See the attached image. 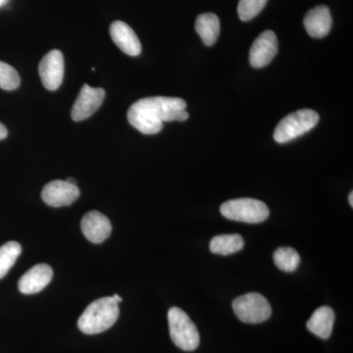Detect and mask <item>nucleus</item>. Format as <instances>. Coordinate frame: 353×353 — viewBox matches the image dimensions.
Segmentation results:
<instances>
[{
	"mask_svg": "<svg viewBox=\"0 0 353 353\" xmlns=\"http://www.w3.org/2000/svg\"><path fill=\"white\" fill-rule=\"evenodd\" d=\"M331 11L325 6H316L309 10L304 17L303 24L306 32L311 38H325L331 31Z\"/></svg>",
	"mask_w": 353,
	"mask_h": 353,
	"instance_id": "obj_14",
	"label": "nucleus"
},
{
	"mask_svg": "<svg viewBox=\"0 0 353 353\" xmlns=\"http://www.w3.org/2000/svg\"><path fill=\"white\" fill-rule=\"evenodd\" d=\"M64 68V57L60 50H51L41 59L39 74L46 90L53 92L59 88L63 82Z\"/></svg>",
	"mask_w": 353,
	"mask_h": 353,
	"instance_id": "obj_7",
	"label": "nucleus"
},
{
	"mask_svg": "<svg viewBox=\"0 0 353 353\" xmlns=\"http://www.w3.org/2000/svg\"><path fill=\"white\" fill-rule=\"evenodd\" d=\"M348 201H350V206L353 208V192H350V196H348Z\"/></svg>",
	"mask_w": 353,
	"mask_h": 353,
	"instance_id": "obj_26",
	"label": "nucleus"
},
{
	"mask_svg": "<svg viewBox=\"0 0 353 353\" xmlns=\"http://www.w3.org/2000/svg\"><path fill=\"white\" fill-rule=\"evenodd\" d=\"M274 262L280 270L292 273L301 264V256L294 248H281L274 253Z\"/></svg>",
	"mask_w": 353,
	"mask_h": 353,
	"instance_id": "obj_19",
	"label": "nucleus"
},
{
	"mask_svg": "<svg viewBox=\"0 0 353 353\" xmlns=\"http://www.w3.org/2000/svg\"><path fill=\"white\" fill-rule=\"evenodd\" d=\"M113 299H115L116 301H117L118 303H122V297H121L120 296H118V294H114V296H112Z\"/></svg>",
	"mask_w": 353,
	"mask_h": 353,
	"instance_id": "obj_24",
	"label": "nucleus"
},
{
	"mask_svg": "<svg viewBox=\"0 0 353 353\" xmlns=\"http://www.w3.org/2000/svg\"><path fill=\"white\" fill-rule=\"evenodd\" d=\"M233 309L236 317L248 324L265 322L272 314L270 303L257 292H250L236 297L233 303Z\"/></svg>",
	"mask_w": 353,
	"mask_h": 353,
	"instance_id": "obj_6",
	"label": "nucleus"
},
{
	"mask_svg": "<svg viewBox=\"0 0 353 353\" xmlns=\"http://www.w3.org/2000/svg\"><path fill=\"white\" fill-rule=\"evenodd\" d=\"M110 36L114 43L130 57H138L141 52V41L134 30L123 21H115L110 26Z\"/></svg>",
	"mask_w": 353,
	"mask_h": 353,
	"instance_id": "obj_13",
	"label": "nucleus"
},
{
	"mask_svg": "<svg viewBox=\"0 0 353 353\" xmlns=\"http://www.w3.org/2000/svg\"><path fill=\"white\" fill-rule=\"evenodd\" d=\"M221 214L229 220L256 224L269 217L268 206L254 199H238L222 204Z\"/></svg>",
	"mask_w": 353,
	"mask_h": 353,
	"instance_id": "obj_5",
	"label": "nucleus"
},
{
	"mask_svg": "<svg viewBox=\"0 0 353 353\" xmlns=\"http://www.w3.org/2000/svg\"><path fill=\"white\" fill-rule=\"evenodd\" d=\"M20 76L11 65L0 61V88L14 90L19 88Z\"/></svg>",
	"mask_w": 353,
	"mask_h": 353,
	"instance_id": "obj_21",
	"label": "nucleus"
},
{
	"mask_svg": "<svg viewBox=\"0 0 353 353\" xmlns=\"http://www.w3.org/2000/svg\"><path fill=\"white\" fill-rule=\"evenodd\" d=\"M196 31L205 46H213L220 34V20L213 13L201 14L196 21Z\"/></svg>",
	"mask_w": 353,
	"mask_h": 353,
	"instance_id": "obj_16",
	"label": "nucleus"
},
{
	"mask_svg": "<svg viewBox=\"0 0 353 353\" xmlns=\"http://www.w3.org/2000/svg\"><path fill=\"white\" fill-rule=\"evenodd\" d=\"M169 330L175 345L185 352H192L199 345V330L182 309L172 307L168 312Z\"/></svg>",
	"mask_w": 353,
	"mask_h": 353,
	"instance_id": "obj_4",
	"label": "nucleus"
},
{
	"mask_svg": "<svg viewBox=\"0 0 353 353\" xmlns=\"http://www.w3.org/2000/svg\"><path fill=\"white\" fill-rule=\"evenodd\" d=\"M319 119V114L312 109H301L290 113L279 122L274 139L279 143H290L313 129Z\"/></svg>",
	"mask_w": 353,
	"mask_h": 353,
	"instance_id": "obj_3",
	"label": "nucleus"
},
{
	"mask_svg": "<svg viewBox=\"0 0 353 353\" xmlns=\"http://www.w3.org/2000/svg\"><path fill=\"white\" fill-rule=\"evenodd\" d=\"M22 252L17 241H8L0 248V279L6 277Z\"/></svg>",
	"mask_w": 353,
	"mask_h": 353,
	"instance_id": "obj_18",
	"label": "nucleus"
},
{
	"mask_svg": "<svg viewBox=\"0 0 353 353\" xmlns=\"http://www.w3.org/2000/svg\"><path fill=\"white\" fill-rule=\"evenodd\" d=\"M80 196L78 185L67 181L55 180L48 183L41 192V197L48 205L62 208L74 203Z\"/></svg>",
	"mask_w": 353,
	"mask_h": 353,
	"instance_id": "obj_10",
	"label": "nucleus"
},
{
	"mask_svg": "<svg viewBox=\"0 0 353 353\" xmlns=\"http://www.w3.org/2000/svg\"><path fill=\"white\" fill-rule=\"evenodd\" d=\"M278 39L275 32L267 30L255 39L250 50V63L253 68H263L277 55Z\"/></svg>",
	"mask_w": 353,
	"mask_h": 353,
	"instance_id": "obj_9",
	"label": "nucleus"
},
{
	"mask_svg": "<svg viewBox=\"0 0 353 353\" xmlns=\"http://www.w3.org/2000/svg\"><path fill=\"white\" fill-rule=\"evenodd\" d=\"M81 228L85 238L94 243H101L112 231L110 221L99 211H90L83 216Z\"/></svg>",
	"mask_w": 353,
	"mask_h": 353,
	"instance_id": "obj_11",
	"label": "nucleus"
},
{
	"mask_svg": "<svg viewBox=\"0 0 353 353\" xmlns=\"http://www.w3.org/2000/svg\"><path fill=\"white\" fill-rule=\"evenodd\" d=\"M52 277L53 271L50 265H34L21 277L18 288L22 294H37L50 284Z\"/></svg>",
	"mask_w": 353,
	"mask_h": 353,
	"instance_id": "obj_12",
	"label": "nucleus"
},
{
	"mask_svg": "<svg viewBox=\"0 0 353 353\" xmlns=\"http://www.w3.org/2000/svg\"><path fill=\"white\" fill-rule=\"evenodd\" d=\"M189 119V113L187 112V111L183 110L182 112L180 113V115H179L178 121L179 122H183V121Z\"/></svg>",
	"mask_w": 353,
	"mask_h": 353,
	"instance_id": "obj_23",
	"label": "nucleus"
},
{
	"mask_svg": "<svg viewBox=\"0 0 353 353\" xmlns=\"http://www.w3.org/2000/svg\"><path fill=\"white\" fill-rule=\"evenodd\" d=\"M7 134H8V132H7L6 126L0 123V141H1V139H6Z\"/></svg>",
	"mask_w": 353,
	"mask_h": 353,
	"instance_id": "obj_22",
	"label": "nucleus"
},
{
	"mask_svg": "<svg viewBox=\"0 0 353 353\" xmlns=\"http://www.w3.org/2000/svg\"><path fill=\"white\" fill-rule=\"evenodd\" d=\"M334 312L329 306H321L316 309L314 313L308 320L307 329L318 338L327 340L333 332Z\"/></svg>",
	"mask_w": 353,
	"mask_h": 353,
	"instance_id": "obj_15",
	"label": "nucleus"
},
{
	"mask_svg": "<svg viewBox=\"0 0 353 353\" xmlns=\"http://www.w3.org/2000/svg\"><path fill=\"white\" fill-rule=\"evenodd\" d=\"M67 182H68L69 183H71V185H77V182H76V180L75 179H73V178H68L67 179Z\"/></svg>",
	"mask_w": 353,
	"mask_h": 353,
	"instance_id": "obj_25",
	"label": "nucleus"
},
{
	"mask_svg": "<svg viewBox=\"0 0 353 353\" xmlns=\"http://www.w3.org/2000/svg\"><path fill=\"white\" fill-rule=\"evenodd\" d=\"M8 1L9 0H0V7L6 6Z\"/></svg>",
	"mask_w": 353,
	"mask_h": 353,
	"instance_id": "obj_27",
	"label": "nucleus"
},
{
	"mask_svg": "<svg viewBox=\"0 0 353 353\" xmlns=\"http://www.w3.org/2000/svg\"><path fill=\"white\" fill-rule=\"evenodd\" d=\"M268 0H240L238 6L239 17L243 22L252 20L266 6Z\"/></svg>",
	"mask_w": 353,
	"mask_h": 353,
	"instance_id": "obj_20",
	"label": "nucleus"
},
{
	"mask_svg": "<svg viewBox=\"0 0 353 353\" xmlns=\"http://www.w3.org/2000/svg\"><path fill=\"white\" fill-rule=\"evenodd\" d=\"M118 304L112 296L101 297L90 303L79 318V329L83 334H97L111 328L119 317Z\"/></svg>",
	"mask_w": 353,
	"mask_h": 353,
	"instance_id": "obj_2",
	"label": "nucleus"
},
{
	"mask_svg": "<svg viewBox=\"0 0 353 353\" xmlns=\"http://www.w3.org/2000/svg\"><path fill=\"white\" fill-rule=\"evenodd\" d=\"M187 103L179 97H153L139 99L128 111V121L145 134H155L163 129L164 122L178 121Z\"/></svg>",
	"mask_w": 353,
	"mask_h": 353,
	"instance_id": "obj_1",
	"label": "nucleus"
},
{
	"mask_svg": "<svg viewBox=\"0 0 353 353\" xmlns=\"http://www.w3.org/2000/svg\"><path fill=\"white\" fill-rule=\"evenodd\" d=\"M105 99V90L101 88H92L83 85L78 99L74 103L71 111L72 119L80 122L90 118L97 112Z\"/></svg>",
	"mask_w": 353,
	"mask_h": 353,
	"instance_id": "obj_8",
	"label": "nucleus"
},
{
	"mask_svg": "<svg viewBox=\"0 0 353 353\" xmlns=\"http://www.w3.org/2000/svg\"><path fill=\"white\" fill-rule=\"evenodd\" d=\"M245 241L240 234H220L211 240L210 250L215 254L230 255L241 252Z\"/></svg>",
	"mask_w": 353,
	"mask_h": 353,
	"instance_id": "obj_17",
	"label": "nucleus"
}]
</instances>
